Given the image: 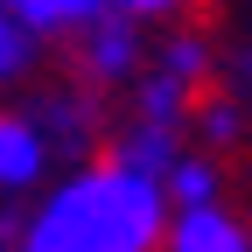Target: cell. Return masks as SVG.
<instances>
[{"label":"cell","instance_id":"9","mask_svg":"<svg viewBox=\"0 0 252 252\" xmlns=\"http://www.w3.org/2000/svg\"><path fill=\"white\" fill-rule=\"evenodd\" d=\"M238 133V105H210L203 112V140H231Z\"/></svg>","mask_w":252,"mask_h":252},{"label":"cell","instance_id":"10","mask_svg":"<svg viewBox=\"0 0 252 252\" xmlns=\"http://www.w3.org/2000/svg\"><path fill=\"white\" fill-rule=\"evenodd\" d=\"M112 7H126V14H175L182 0H112Z\"/></svg>","mask_w":252,"mask_h":252},{"label":"cell","instance_id":"3","mask_svg":"<svg viewBox=\"0 0 252 252\" xmlns=\"http://www.w3.org/2000/svg\"><path fill=\"white\" fill-rule=\"evenodd\" d=\"M161 245L168 252H252V231L238 217H224L217 203H203V210H175Z\"/></svg>","mask_w":252,"mask_h":252},{"label":"cell","instance_id":"5","mask_svg":"<svg viewBox=\"0 0 252 252\" xmlns=\"http://www.w3.org/2000/svg\"><path fill=\"white\" fill-rule=\"evenodd\" d=\"M168 203H175V210H203V203H217V168L203 161V154H182V161L168 168Z\"/></svg>","mask_w":252,"mask_h":252},{"label":"cell","instance_id":"7","mask_svg":"<svg viewBox=\"0 0 252 252\" xmlns=\"http://www.w3.org/2000/svg\"><path fill=\"white\" fill-rule=\"evenodd\" d=\"M28 63H35V21H21L7 0H0V84L21 77Z\"/></svg>","mask_w":252,"mask_h":252},{"label":"cell","instance_id":"11","mask_svg":"<svg viewBox=\"0 0 252 252\" xmlns=\"http://www.w3.org/2000/svg\"><path fill=\"white\" fill-rule=\"evenodd\" d=\"M231 77H238V98L252 105V49H238V63H231Z\"/></svg>","mask_w":252,"mask_h":252},{"label":"cell","instance_id":"4","mask_svg":"<svg viewBox=\"0 0 252 252\" xmlns=\"http://www.w3.org/2000/svg\"><path fill=\"white\" fill-rule=\"evenodd\" d=\"M49 161V140L35 119H7L0 112V189H28Z\"/></svg>","mask_w":252,"mask_h":252},{"label":"cell","instance_id":"8","mask_svg":"<svg viewBox=\"0 0 252 252\" xmlns=\"http://www.w3.org/2000/svg\"><path fill=\"white\" fill-rule=\"evenodd\" d=\"M161 70H175V77H189V84H203V70H210V49H203L196 35H175V42L161 49Z\"/></svg>","mask_w":252,"mask_h":252},{"label":"cell","instance_id":"1","mask_svg":"<svg viewBox=\"0 0 252 252\" xmlns=\"http://www.w3.org/2000/svg\"><path fill=\"white\" fill-rule=\"evenodd\" d=\"M161 238H168V182L112 154L49 189V203L21 231V252H154Z\"/></svg>","mask_w":252,"mask_h":252},{"label":"cell","instance_id":"2","mask_svg":"<svg viewBox=\"0 0 252 252\" xmlns=\"http://www.w3.org/2000/svg\"><path fill=\"white\" fill-rule=\"evenodd\" d=\"M133 21H140V14L105 7V14H91V21L77 28V49H84V70H91V77H105V84L133 77V63H140V35H133Z\"/></svg>","mask_w":252,"mask_h":252},{"label":"cell","instance_id":"6","mask_svg":"<svg viewBox=\"0 0 252 252\" xmlns=\"http://www.w3.org/2000/svg\"><path fill=\"white\" fill-rule=\"evenodd\" d=\"M7 7L21 21H35V28H84L91 14H105L112 0H7Z\"/></svg>","mask_w":252,"mask_h":252}]
</instances>
